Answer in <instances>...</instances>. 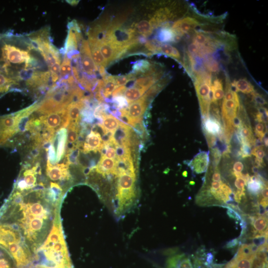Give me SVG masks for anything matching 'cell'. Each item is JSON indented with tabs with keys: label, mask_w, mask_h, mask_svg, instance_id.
I'll return each mask as SVG.
<instances>
[{
	"label": "cell",
	"mask_w": 268,
	"mask_h": 268,
	"mask_svg": "<svg viewBox=\"0 0 268 268\" xmlns=\"http://www.w3.org/2000/svg\"><path fill=\"white\" fill-rule=\"evenodd\" d=\"M136 77L132 73L127 75L114 76L116 88L125 85L127 82L135 80Z\"/></svg>",
	"instance_id": "cell-37"
},
{
	"label": "cell",
	"mask_w": 268,
	"mask_h": 268,
	"mask_svg": "<svg viewBox=\"0 0 268 268\" xmlns=\"http://www.w3.org/2000/svg\"><path fill=\"white\" fill-rule=\"evenodd\" d=\"M203 59L202 64L207 71L211 73L217 72L219 70V63L214 57L209 55Z\"/></svg>",
	"instance_id": "cell-35"
},
{
	"label": "cell",
	"mask_w": 268,
	"mask_h": 268,
	"mask_svg": "<svg viewBox=\"0 0 268 268\" xmlns=\"http://www.w3.org/2000/svg\"><path fill=\"white\" fill-rule=\"evenodd\" d=\"M204 134L205 136L206 141L207 142L208 147L211 148L214 147V146H215L217 143L216 137L214 135H211L207 134Z\"/></svg>",
	"instance_id": "cell-45"
},
{
	"label": "cell",
	"mask_w": 268,
	"mask_h": 268,
	"mask_svg": "<svg viewBox=\"0 0 268 268\" xmlns=\"http://www.w3.org/2000/svg\"><path fill=\"white\" fill-rule=\"evenodd\" d=\"M157 52L161 53L179 62L181 61V56L178 49L169 44H161L158 48Z\"/></svg>",
	"instance_id": "cell-28"
},
{
	"label": "cell",
	"mask_w": 268,
	"mask_h": 268,
	"mask_svg": "<svg viewBox=\"0 0 268 268\" xmlns=\"http://www.w3.org/2000/svg\"><path fill=\"white\" fill-rule=\"evenodd\" d=\"M33 262L43 268L72 267L58 211L45 242L34 253Z\"/></svg>",
	"instance_id": "cell-2"
},
{
	"label": "cell",
	"mask_w": 268,
	"mask_h": 268,
	"mask_svg": "<svg viewBox=\"0 0 268 268\" xmlns=\"http://www.w3.org/2000/svg\"><path fill=\"white\" fill-rule=\"evenodd\" d=\"M202 129L204 134H207L218 137L221 141H225L223 134V127L219 120L213 116H210L202 120Z\"/></svg>",
	"instance_id": "cell-12"
},
{
	"label": "cell",
	"mask_w": 268,
	"mask_h": 268,
	"mask_svg": "<svg viewBox=\"0 0 268 268\" xmlns=\"http://www.w3.org/2000/svg\"><path fill=\"white\" fill-rule=\"evenodd\" d=\"M240 144V150L238 152V155L242 158L250 157L252 151L251 145L246 142H242Z\"/></svg>",
	"instance_id": "cell-39"
},
{
	"label": "cell",
	"mask_w": 268,
	"mask_h": 268,
	"mask_svg": "<svg viewBox=\"0 0 268 268\" xmlns=\"http://www.w3.org/2000/svg\"><path fill=\"white\" fill-rule=\"evenodd\" d=\"M87 97L71 102L67 107L69 125H79L81 119V113L85 105Z\"/></svg>",
	"instance_id": "cell-15"
},
{
	"label": "cell",
	"mask_w": 268,
	"mask_h": 268,
	"mask_svg": "<svg viewBox=\"0 0 268 268\" xmlns=\"http://www.w3.org/2000/svg\"><path fill=\"white\" fill-rule=\"evenodd\" d=\"M243 168V164L240 161H236L233 166V170L235 172H241Z\"/></svg>",
	"instance_id": "cell-49"
},
{
	"label": "cell",
	"mask_w": 268,
	"mask_h": 268,
	"mask_svg": "<svg viewBox=\"0 0 268 268\" xmlns=\"http://www.w3.org/2000/svg\"><path fill=\"white\" fill-rule=\"evenodd\" d=\"M213 181H221V175L217 167H214V172L212 176Z\"/></svg>",
	"instance_id": "cell-50"
},
{
	"label": "cell",
	"mask_w": 268,
	"mask_h": 268,
	"mask_svg": "<svg viewBox=\"0 0 268 268\" xmlns=\"http://www.w3.org/2000/svg\"><path fill=\"white\" fill-rule=\"evenodd\" d=\"M100 125L104 134L107 132L114 133L119 126L120 121L111 115H107L103 118Z\"/></svg>",
	"instance_id": "cell-25"
},
{
	"label": "cell",
	"mask_w": 268,
	"mask_h": 268,
	"mask_svg": "<svg viewBox=\"0 0 268 268\" xmlns=\"http://www.w3.org/2000/svg\"><path fill=\"white\" fill-rule=\"evenodd\" d=\"M60 201L51 189H46L43 182L26 191L13 189L1 208L0 223L15 226L34 253L52 228Z\"/></svg>",
	"instance_id": "cell-1"
},
{
	"label": "cell",
	"mask_w": 268,
	"mask_h": 268,
	"mask_svg": "<svg viewBox=\"0 0 268 268\" xmlns=\"http://www.w3.org/2000/svg\"><path fill=\"white\" fill-rule=\"evenodd\" d=\"M209 163L208 151H201L188 163V166L196 174L206 171Z\"/></svg>",
	"instance_id": "cell-13"
},
{
	"label": "cell",
	"mask_w": 268,
	"mask_h": 268,
	"mask_svg": "<svg viewBox=\"0 0 268 268\" xmlns=\"http://www.w3.org/2000/svg\"><path fill=\"white\" fill-rule=\"evenodd\" d=\"M211 93V102L214 105H218V101L221 100L224 96L222 80L219 78H215L210 87Z\"/></svg>",
	"instance_id": "cell-23"
},
{
	"label": "cell",
	"mask_w": 268,
	"mask_h": 268,
	"mask_svg": "<svg viewBox=\"0 0 268 268\" xmlns=\"http://www.w3.org/2000/svg\"><path fill=\"white\" fill-rule=\"evenodd\" d=\"M152 67V65L147 60H138L133 66L131 73L135 77L139 75H142L147 72Z\"/></svg>",
	"instance_id": "cell-27"
},
{
	"label": "cell",
	"mask_w": 268,
	"mask_h": 268,
	"mask_svg": "<svg viewBox=\"0 0 268 268\" xmlns=\"http://www.w3.org/2000/svg\"><path fill=\"white\" fill-rule=\"evenodd\" d=\"M166 268H193L189 258L184 254L169 257L166 261Z\"/></svg>",
	"instance_id": "cell-19"
},
{
	"label": "cell",
	"mask_w": 268,
	"mask_h": 268,
	"mask_svg": "<svg viewBox=\"0 0 268 268\" xmlns=\"http://www.w3.org/2000/svg\"><path fill=\"white\" fill-rule=\"evenodd\" d=\"M264 143H265V146H268V138L267 137L265 138Z\"/></svg>",
	"instance_id": "cell-56"
},
{
	"label": "cell",
	"mask_w": 268,
	"mask_h": 268,
	"mask_svg": "<svg viewBox=\"0 0 268 268\" xmlns=\"http://www.w3.org/2000/svg\"><path fill=\"white\" fill-rule=\"evenodd\" d=\"M71 60L64 56L63 61L60 66V80H65L72 74Z\"/></svg>",
	"instance_id": "cell-30"
},
{
	"label": "cell",
	"mask_w": 268,
	"mask_h": 268,
	"mask_svg": "<svg viewBox=\"0 0 268 268\" xmlns=\"http://www.w3.org/2000/svg\"><path fill=\"white\" fill-rule=\"evenodd\" d=\"M1 214H2V210H1V209L0 208V218Z\"/></svg>",
	"instance_id": "cell-58"
},
{
	"label": "cell",
	"mask_w": 268,
	"mask_h": 268,
	"mask_svg": "<svg viewBox=\"0 0 268 268\" xmlns=\"http://www.w3.org/2000/svg\"><path fill=\"white\" fill-rule=\"evenodd\" d=\"M1 34H0V37H1Z\"/></svg>",
	"instance_id": "cell-60"
},
{
	"label": "cell",
	"mask_w": 268,
	"mask_h": 268,
	"mask_svg": "<svg viewBox=\"0 0 268 268\" xmlns=\"http://www.w3.org/2000/svg\"><path fill=\"white\" fill-rule=\"evenodd\" d=\"M49 31V27H45L30 34L26 43L29 50L36 51L41 55L49 69L61 65L60 53L51 41Z\"/></svg>",
	"instance_id": "cell-5"
},
{
	"label": "cell",
	"mask_w": 268,
	"mask_h": 268,
	"mask_svg": "<svg viewBox=\"0 0 268 268\" xmlns=\"http://www.w3.org/2000/svg\"><path fill=\"white\" fill-rule=\"evenodd\" d=\"M194 79L202 120L210 115L211 103L210 97L211 74L210 72L205 70L196 76Z\"/></svg>",
	"instance_id": "cell-6"
},
{
	"label": "cell",
	"mask_w": 268,
	"mask_h": 268,
	"mask_svg": "<svg viewBox=\"0 0 268 268\" xmlns=\"http://www.w3.org/2000/svg\"><path fill=\"white\" fill-rule=\"evenodd\" d=\"M268 234L257 235L253 239V244L258 247L267 244Z\"/></svg>",
	"instance_id": "cell-42"
},
{
	"label": "cell",
	"mask_w": 268,
	"mask_h": 268,
	"mask_svg": "<svg viewBox=\"0 0 268 268\" xmlns=\"http://www.w3.org/2000/svg\"><path fill=\"white\" fill-rule=\"evenodd\" d=\"M154 29L150 21L142 20L135 24L134 30L145 37L151 34Z\"/></svg>",
	"instance_id": "cell-29"
},
{
	"label": "cell",
	"mask_w": 268,
	"mask_h": 268,
	"mask_svg": "<svg viewBox=\"0 0 268 268\" xmlns=\"http://www.w3.org/2000/svg\"><path fill=\"white\" fill-rule=\"evenodd\" d=\"M116 156L115 160L132 158L131 148L129 147L122 145H117L116 146Z\"/></svg>",
	"instance_id": "cell-36"
},
{
	"label": "cell",
	"mask_w": 268,
	"mask_h": 268,
	"mask_svg": "<svg viewBox=\"0 0 268 268\" xmlns=\"http://www.w3.org/2000/svg\"><path fill=\"white\" fill-rule=\"evenodd\" d=\"M112 101L114 103L115 107L118 110L127 108L128 104L127 100L123 95L113 97Z\"/></svg>",
	"instance_id": "cell-40"
},
{
	"label": "cell",
	"mask_w": 268,
	"mask_h": 268,
	"mask_svg": "<svg viewBox=\"0 0 268 268\" xmlns=\"http://www.w3.org/2000/svg\"><path fill=\"white\" fill-rule=\"evenodd\" d=\"M103 145V142L99 133L92 129L85 138L82 152L88 153L90 151H101Z\"/></svg>",
	"instance_id": "cell-14"
},
{
	"label": "cell",
	"mask_w": 268,
	"mask_h": 268,
	"mask_svg": "<svg viewBox=\"0 0 268 268\" xmlns=\"http://www.w3.org/2000/svg\"><path fill=\"white\" fill-rule=\"evenodd\" d=\"M0 247L13 258L18 268L33 261V254L19 231L13 225L0 223Z\"/></svg>",
	"instance_id": "cell-4"
},
{
	"label": "cell",
	"mask_w": 268,
	"mask_h": 268,
	"mask_svg": "<svg viewBox=\"0 0 268 268\" xmlns=\"http://www.w3.org/2000/svg\"><path fill=\"white\" fill-rule=\"evenodd\" d=\"M201 25L196 18L188 16L174 22L171 28L177 34L183 36L191 33Z\"/></svg>",
	"instance_id": "cell-11"
},
{
	"label": "cell",
	"mask_w": 268,
	"mask_h": 268,
	"mask_svg": "<svg viewBox=\"0 0 268 268\" xmlns=\"http://www.w3.org/2000/svg\"><path fill=\"white\" fill-rule=\"evenodd\" d=\"M261 193L264 198L268 199V186H265L261 190Z\"/></svg>",
	"instance_id": "cell-52"
},
{
	"label": "cell",
	"mask_w": 268,
	"mask_h": 268,
	"mask_svg": "<svg viewBox=\"0 0 268 268\" xmlns=\"http://www.w3.org/2000/svg\"></svg>",
	"instance_id": "cell-61"
},
{
	"label": "cell",
	"mask_w": 268,
	"mask_h": 268,
	"mask_svg": "<svg viewBox=\"0 0 268 268\" xmlns=\"http://www.w3.org/2000/svg\"><path fill=\"white\" fill-rule=\"evenodd\" d=\"M231 88L236 93L240 91L244 94H251L255 91L254 86L246 78L235 80L231 83Z\"/></svg>",
	"instance_id": "cell-22"
},
{
	"label": "cell",
	"mask_w": 268,
	"mask_h": 268,
	"mask_svg": "<svg viewBox=\"0 0 268 268\" xmlns=\"http://www.w3.org/2000/svg\"><path fill=\"white\" fill-rule=\"evenodd\" d=\"M245 191L237 190L234 194V199L237 202H240L243 197H245Z\"/></svg>",
	"instance_id": "cell-48"
},
{
	"label": "cell",
	"mask_w": 268,
	"mask_h": 268,
	"mask_svg": "<svg viewBox=\"0 0 268 268\" xmlns=\"http://www.w3.org/2000/svg\"><path fill=\"white\" fill-rule=\"evenodd\" d=\"M22 268H42L41 267L38 265L32 264H30L26 267H23Z\"/></svg>",
	"instance_id": "cell-54"
},
{
	"label": "cell",
	"mask_w": 268,
	"mask_h": 268,
	"mask_svg": "<svg viewBox=\"0 0 268 268\" xmlns=\"http://www.w3.org/2000/svg\"><path fill=\"white\" fill-rule=\"evenodd\" d=\"M66 1L71 5H76L79 2L78 0H67Z\"/></svg>",
	"instance_id": "cell-55"
},
{
	"label": "cell",
	"mask_w": 268,
	"mask_h": 268,
	"mask_svg": "<svg viewBox=\"0 0 268 268\" xmlns=\"http://www.w3.org/2000/svg\"><path fill=\"white\" fill-rule=\"evenodd\" d=\"M238 244V241L237 239H234L229 242H228L226 245V247L227 248H232L236 245H237Z\"/></svg>",
	"instance_id": "cell-51"
},
{
	"label": "cell",
	"mask_w": 268,
	"mask_h": 268,
	"mask_svg": "<svg viewBox=\"0 0 268 268\" xmlns=\"http://www.w3.org/2000/svg\"><path fill=\"white\" fill-rule=\"evenodd\" d=\"M37 64V59L31 54L30 50H24L16 46L14 35L10 33L1 34L0 38V71L15 79L18 69L21 71L24 69H36Z\"/></svg>",
	"instance_id": "cell-3"
},
{
	"label": "cell",
	"mask_w": 268,
	"mask_h": 268,
	"mask_svg": "<svg viewBox=\"0 0 268 268\" xmlns=\"http://www.w3.org/2000/svg\"><path fill=\"white\" fill-rule=\"evenodd\" d=\"M211 153L213 157V163L214 167H217L221 156V153L218 147L211 148Z\"/></svg>",
	"instance_id": "cell-44"
},
{
	"label": "cell",
	"mask_w": 268,
	"mask_h": 268,
	"mask_svg": "<svg viewBox=\"0 0 268 268\" xmlns=\"http://www.w3.org/2000/svg\"><path fill=\"white\" fill-rule=\"evenodd\" d=\"M41 121V132L46 130L55 134L69 125L67 107L39 117Z\"/></svg>",
	"instance_id": "cell-7"
},
{
	"label": "cell",
	"mask_w": 268,
	"mask_h": 268,
	"mask_svg": "<svg viewBox=\"0 0 268 268\" xmlns=\"http://www.w3.org/2000/svg\"><path fill=\"white\" fill-rule=\"evenodd\" d=\"M103 80L104 81V85L101 92L104 98H108L116 88L114 76L107 75Z\"/></svg>",
	"instance_id": "cell-34"
},
{
	"label": "cell",
	"mask_w": 268,
	"mask_h": 268,
	"mask_svg": "<svg viewBox=\"0 0 268 268\" xmlns=\"http://www.w3.org/2000/svg\"><path fill=\"white\" fill-rule=\"evenodd\" d=\"M251 94L252 101H253L257 105L262 106L267 104V102L265 98L259 93L254 91Z\"/></svg>",
	"instance_id": "cell-43"
},
{
	"label": "cell",
	"mask_w": 268,
	"mask_h": 268,
	"mask_svg": "<svg viewBox=\"0 0 268 268\" xmlns=\"http://www.w3.org/2000/svg\"><path fill=\"white\" fill-rule=\"evenodd\" d=\"M147 105V100L142 96L127 107L126 115L122 118H125L127 124L132 127L142 121V116L146 110Z\"/></svg>",
	"instance_id": "cell-9"
},
{
	"label": "cell",
	"mask_w": 268,
	"mask_h": 268,
	"mask_svg": "<svg viewBox=\"0 0 268 268\" xmlns=\"http://www.w3.org/2000/svg\"><path fill=\"white\" fill-rule=\"evenodd\" d=\"M80 49V64L82 71L88 75H94L98 68L93 60L88 41L83 39Z\"/></svg>",
	"instance_id": "cell-10"
},
{
	"label": "cell",
	"mask_w": 268,
	"mask_h": 268,
	"mask_svg": "<svg viewBox=\"0 0 268 268\" xmlns=\"http://www.w3.org/2000/svg\"><path fill=\"white\" fill-rule=\"evenodd\" d=\"M176 33L170 26H163L158 30L156 36V40L159 43H173Z\"/></svg>",
	"instance_id": "cell-26"
},
{
	"label": "cell",
	"mask_w": 268,
	"mask_h": 268,
	"mask_svg": "<svg viewBox=\"0 0 268 268\" xmlns=\"http://www.w3.org/2000/svg\"><path fill=\"white\" fill-rule=\"evenodd\" d=\"M145 91L143 89L135 87L127 88L124 95L128 103H130L140 99L144 95Z\"/></svg>",
	"instance_id": "cell-31"
},
{
	"label": "cell",
	"mask_w": 268,
	"mask_h": 268,
	"mask_svg": "<svg viewBox=\"0 0 268 268\" xmlns=\"http://www.w3.org/2000/svg\"><path fill=\"white\" fill-rule=\"evenodd\" d=\"M16 134L15 132L8 129L4 125L2 116H0V145L6 144L10 138Z\"/></svg>",
	"instance_id": "cell-32"
},
{
	"label": "cell",
	"mask_w": 268,
	"mask_h": 268,
	"mask_svg": "<svg viewBox=\"0 0 268 268\" xmlns=\"http://www.w3.org/2000/svg\"><path fill=\"white\" fill-rule=\"evenodd\" d=\"M251 218L255 229L254 235L268 234V219L266 216L259 215Z\"/></svg>",
	"instance_id": "cell-24"
},
{
	"label": "cell",
	"mask_w": 268,
	"mask_h": 268,
	"mask_svg": "<svg viewBox=\"0 0 268 268\" xmlns=\"http://www.w3.org/2000/svg\"><path fill=\"white\" fill-rule=\"evenodd\" d=\"M18 85L16 79L0 71V98L11 91L17 89L16 87Z\"/></svg>",
	"instance_id": "cell-21"
},
{
	"label": "cell",
	"mask_w": 268,
	"mask_h": 268,
	"mask_svg": "<svg viewBox=\"0 0 268 268\" xmlns=\"http://www.w3.org/2000/svg\"><path fill=\"white\" fill-rule=\"evenodd\" d=\"M97 39L100 51L108 66L118 59L120 52L108 41L103 39Z\"/></svg>",
	"instance_id": "cell-16"
},
{
	"label": "cell",
	"mask_w": 268,
	"mask_h": 268,
	"mask_svg": "<svg viewBox=\"0 0 268 268\" xmlns=\"http://www.w3.org/2000/svg\"><path fill=\"white\" fill-rule=\"evenodd\" d=\"M72 268V267H63V268Z\"/></svg>",
	"instance_id": "cell-59"
},
{
	"label": "cell",
	"mask_w": 268,
	"mask_h": 268,
	"mask_svg": "<svg viewBox=\"0 0 268 268\" xmlns=\"http://www.w3.org/2000/svg\"><path fill=\"white\" fill-rule=\"evenodd\" d=\"M115 160L108 158L104 155H101L97 165L93 167L97 173L101 175L104 178L110 175L115 176Z\"/></svg>",
	"instance_id": "cell-17"
},
{
	"label": "cell",
	"mask_w": 268,
	"mask_h": 268,
	"mask_svg": "<svg viewBox=\"0 0 268 268\" xmlns=\"http://www.w3.org/2000/svg\"><path fill=\"white\" fill-rule=\"evenodd\" d=\"M224 207L227 208V213L230 218H232L237 221H241L242 220V219L241 218V216L236 211L234 210L230 206H226Z\"/></svg>",
	"instance_id": "cell-46"
},
{
	"label": "cell",
	"mask_w": 268,
	"mask_h": 268,
	"mask_svg": "<svg viewBox=\"0 0 268 268\" xmlns=\"http://www.w3.org/2000/svg\"><path fill=\"white\" fill-rule=\"evenodd\" d=\"M183 175L185 176V177H187V171H184L183 173Z\"/></svg>",
	"instance_id": "cell-57"
},
{
	"label": "cell",
	"mask_w": 268,
	"mask_h": 268,
	"mask_svg": "<svg viewBox=\"0 0 268 268\" xmlns=\"http://www.w3.org/2000/svg\"><path fill=\"white\" fill-rule=\"evenodd\" d=\"M127 87L125 85L121 86L116 88V89L114 90L112 94V98L123 95Z\"/></svg>",
	"instance_id": "cell-47"
},
{
	"label": "cell",
	"mask_w": 268,
	"mask_h": 268,
	"mask_svg": "<svg viewBox=\"0 0 268 268\" xmlns=\"http://www.w3.org/2000/svg\"><path fill=\"white\" fill-rule=\"evenodd\" d=\"M251 155H254L257 159L263 160L265 156V150L263 145L255 146L251 151Z\"/></svg>",
	"instance_id": "cell-41"
},
{
	"label": "cell",
	"mask_w": 268,
	"mask_h": 268,
	"mask_svg": "<svg viewBox=\"0 0 268 268\" xmlns=\"http://www.w3.org/2000/svg\"><path fill=\"white\" fill-rule=\"evenodd\" d=\"M69 169V165L65 162L55 165L47 163L46 174L51 181L58 183L61 186L62 182L72 181Z\"/></svg>",
	"instance_id": "cell-8"
},
{
	"label": "cell",
	"mask_w": 268,
	"mask_h": 268,
	"mask_svg": "<svg viewBox=\"0 0 268 268\" xmlns=\"http://www.w3.org/2000/svg\"><path fill=\"white\" fill-rule=\"evenodd\" d=\"M56 138L57 140V152L56 158V163L60 160L65 156L66 148L67 137V130L66 128H62L58 131L56 135Z\"/></svg>",
	"instance_id": "cell-20"
},
{
	"label": "cell",
	"mask_w": 268,
	"mask_h": 268,
	"mask_svg": "<svg viewBox=\"0 0 268 268\" xmlns=\"http://www.w3.org/2000/svg\"><path fill=\"white\" fill-rule=\"evenodd\" d=\"M266 133H267L266 124L259 123L256 125L255 133L258 139L263 142Z\"/></svg>",
	"instance_id": "cell-38"
},
{
	"label": "cell",
	"mask_w": 268,
	"mask_h": 268,
	"mask_svg": "<svg viewBox=\"0 0 268 268\" xmlns=\"http://www.w3.org/2000/svg\"><path fill=\"white\" fill-rule=\"evenodd\" d=\"M0 268H17L11 256L0 247Z\"/></svg>",
	"instance_id": "cell-33"
},
{
	"label": "cell",
	"mask_w": 268,
	"mask_h": 268,
	"mask_svg": "<svg viewBox=\"0 0 268 268\" xmlns=\"http://www.w3.org/2000/svg\"><path fill=\"white\" fill-rule=\"evenodd\" d=\"M88 36L92 57L95 65L97 68L101 66L106 67L107 64L100 51L97 38L89 34H88Z\"/></svg>",
	"instance_id": "cell-18"
},
{
	"label": "cell",
	"mask_w": 268,
	"mask_h": 268,
	"mask_svg": "<svg viewBox=\"0 0 268 268\" xmlns=\"http://www.w3.org/2000/svg\"><path fill=\"white\" fill-rule=\"evenodd\" d=\"M260 205L264 208L266 209V207H267L268 206V199H262L260 201Z\"/></svg>",
	"instance_id": "cell-53"
}]
</instances>
